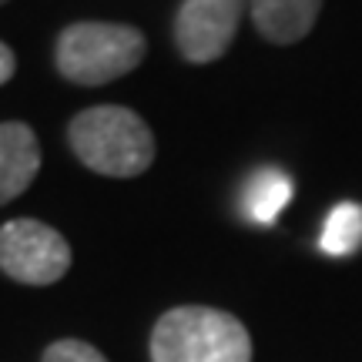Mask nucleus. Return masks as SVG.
<instances>
[{
  "instance_id": "5",
  "label": "nucleus",
  "mask_w": 362,
  "mask_h": 362,
  "mask_svg": "<svg viewBox=\"0 0 362 362\" xmlns=\"http://www.w3.org/2000/svg\"><path fill=\"white\" fill-rule=\"evenodd\" d=\"M248 0H181L175 47L188 64H211L232 47Z\"/></svg>"
},
{
  "instance_id": "4",
  "label": "nucleus",
  "mask_w": 362,
  "mask_h": 362,
  "mask_svg": "<svg viewBox=\"0 0 362 362\" xmlns=\"http://www.w3.org/2000/svg\"><path fill=\"white\" fill-rule=\"evenodd\" d=\"M71 269V245L37 218L0 225V272L21 285H54Z\"/></svg>"
},
{
  "instance_id": "8",
  "label": "nucleus",
  "mask_w": 362,
  "mask_h": 362,
  "mask_svg": "<svg viewBox=\"0 0 362 362\" xmlns=\"http://www.w3.org/2000/svg\"><path fill=\"white\" fill-rule=\"evenodd\" d=\"M288 202H292V178L282 168H259L245 181L242 211L255 225H272Z\"/></svg>"
},
{
  "instance_id": "3",
  "label": "nucleus",
  "mask_w": 362,
  "mask_h": 362,
  "mask_svg": "<svg viewBox=\"0 0 362 362\" xmlns=\"http://www.w3.org/2000/svg\"><path fill=\"white\" fill-rule=\"evenodd\" d=\"M148 40L138 27L107 24V21H81L57 34L54 64L57 74L81 88H101L131 74L144 61Z\"/></svg>"
},
{
  "instance_id": "11",
  "label": "nucleus",
  "mask_w": 362,
  "mask_h": 362,
  "mask_svg": "<svg viewBox=\"0 0 362 362\" xmlns=\"http://www.w3.org/2000/svg\"><path fill=\"white\" fill-rule=\"evenodd\" d=\"M13 71H17V57H13V51L0 40V84H7V81L13 78Z\"/></svg>"
},
{
  "instance_id": "1",
  "label": "nucleus",
  "mask_w": 362,
  "mask_h": 362,
  "mask_svg": "<svg viewBox=\"0 0 362 362\" xmlns=\"http://www.w3.org/2000/svg\"><path fill=\"white\" fill-rule=\"evenodd\" d=\"M67 144L78 161L104 178H138L155 161V134L138 111L98 104L71 117Z\"/></svg>"
},
{
  "instance_id": "10",
  "label": "nucleus",
  "mask_w": 362,
  "mask_h": 362,
  "mask_svg": "<svg viewBox=\"0 0 362 362\" xmlns=\"http://www.w3.org/2000/svg\"><path fill=\"white\" fill-rule=\"evenodd\" d=\"M40 362H107L104 352H98L90 342H81V339H57L51 342Z\"/></svg>"
},
{
  "instance_id": "2",
  "label": "nucleus",
  "mask_w": 362,
  "mask_h": 362,
  "mask_svg": "<svg viewBox=\"0 0 362 362\" xmlns=\"http://www.w3.org/2000/svg\"><path fill=\"white\" fill-rule=\"evenodd\" d=\"M151 362H252V336L232 312L178 305L151 329Z\"/></svg>"
},
{
  "instance_id": "9",
  "label": "nucleus",
  "mask_w": 362,
  "mask_h": 362,
  "mask_svg": "<svg viewBox=\"0 0 362 362\" xmlns=\"http://www.w3.org/2000/svg\"><path fill=\"white\" fill-rule=\"evenodd\" d=\"M319 248L325 255H352L362 248V205L342 202L329 211L319 235Z\"/></svg>"
},
{
  "instance_id": "6",
  "label": "nucleus",
  "mask_w": 362,
  "mask_h": 362,
  "mask_svg": "<svg viewBox=\"0 0 362 362\" xmlns=\"http://www.w3.org/2000/svg\"><path fill=\"white\" fill-rule=\"evenodd\" d=\"M40 171V144L37 134L24 121H4L0 124V205L30 188Z\"/></svg>"
},
{
  "instance_id": "7",
  "label": "nucleus",
  "mask_w": 362,
  "mask_h": 362,
  "mask_svg": "<svg viewBox=\"0 0 362 362\" xmlns=\"http://www.w3.org/2000/svg\"><path fill=\"white\" fill-rule=\"evenodd\" d=\"M322 11V0H248L252 24L269 44H296L309 34Z\"/></svg>"
},
{
  "instance_id": "12",
  "label": "nucleus",
  "mask_w": 362,
  "mask_h": 362,
  "mask_svg": "<svg viewBox=\"0 0 362 362\" xmlns=\"http://www.w3.org/2000/svg\"><path fill=\"white\" fill-rule=\"evenodd\" d=\"M0 4H7V0H0Z\"/></svg>"
}]
</instances>
